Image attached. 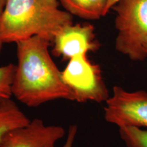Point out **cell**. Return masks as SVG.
I'll list each match as a JSON object with an SVG mask.
<instances>
[{"mask_svg":"<svg viewBox=\"0 0 147 147\" xmlns=\"http://www.w3.org/2000/svg\"><path fill=\"white\" fill-rule=\"evenodd\" d=\"M49 42L39 36L22 40L17 45L18 63L12 86V95L29 107L49 101H74L61 71L49 52Z\"/></svg>","mask_w":147,"mask_h":147,"instance_id":"cell-1","label":"cell"},{"mask_svg":"<svg viewBox=\"0 0 147 147\" xmlns=\"http://www.w3.org/2000/svg\"><path fill=\"white\" fill-rule=\"evenodd\" d=\"M72 16L59 8L58 0H7L0 18V38L11 43L39 36L53 41Z\"/></svg>","mask_w":147,"mask_h":147,"instance_id":"cell-2","label":"cell"},{"mask_svg":"<svg viewBox=\"0 0 147 147\" xmlns=\"http://www.w3.org/2000/svg\"><path fill=\"white\" fill-rule=\"evenodd\" d=\"M116 12V50L136 61L147 57V0H120Z\"/></svg>","mask_w":147,"mask_h":147,"instance_id":"cell-3","label":"cell"},{"mask_svg":"<svg viewBox=\"0 0 147 147\" xmlns=\"http://www.w3.org/2000/svg\"><path fill=\"white\" fill-rule=\"evenodd\" d=\"M61 77L72 93L74 101L101 103L110 97L100 67L92 63L87 55L70 59L61 71Z\"/></svg>","mask_w":147,"mask_h":147,"instance_id":"cell-4","label":"cell"},{"mask_svg":"<svg viewBox=\"0 0 147 147\" xmlns=\"http://www.w3.org/2000/svg\"><path fill=\"white\" fill-rule=\"evenodd\" d=\"M106 104L104 118L107 122L119 127L147 128V92H130L115 86Z\"/></svg>","mask_w":147,"mask_h":147,"instance_id":"cell-5","label":"cell"},{"mask_svg":"<svg viewBox=\"0 0 147 147\" xmlns=\"http://www.w3.org/2000/svg\"><path fill=\"white\" fill-rule=\"evenodd\" d=\"M65 133L62 127L47 125L42 119H34L27 125L8 132L0 147H57Z\"/></svg>","mask_w":147,"mask_h":147,"instance_id":"cell-6","label":"cell"},{"mask_svg":"<svg viewBox=\"0 0 147 147\" xmlns=\"http://www.w3.org/2000/svg\"><path fill=\"white\" fill-rule=\"evenodd\" d=\"M53 54L69 60L76 56L87 55L90 51H95L100 47L95 40L94 27L91 24L73 25L63 27L55 36Z\"/></svg>","mask_w":147,"mask_h":147,"instance_id":"cell-7","label":"cell"},{"mask_svg":"<svg viewBox=\"0 0 147 147\" xmlns=\"http://www.w3.org/2000/svg\"><path fill=\"white\" fill-rule=\"evenodd\" d=\"M71 15L86 20H97L106 16L108 0H59Z\"/></svg>","mask_w":147,"mask_h":147,"instance_id":"cell-8","label":"cell"},{"mask_svg":"<svg viewBox=\"0 0 147 147\" xmlns=\"http://www.w3.org/2000/svg\"><path fill=\"white\" fill-rule=\"evenodd\" d=\"M30 121L11 98L0 102V146L8 132L27 125Z\"/></svg>","mask_w":147,"mask_h":147,"instance_id":"cell-9","label":"cell"},{"mask_svg":"<svg viewBox=\"0 0 147 147\" xmlns=\"http://www.w3.org/2000/svg\"><path fill=\"white\" fill-rule=\"evenodd\" d=\"M119 131L121 138L127 147H147V129L122 127Z\"/></svg>","mask_w":147,"mask_h":147,"instance_id":"cell-10","label":"cell"},{"mask_svg":"<svg viewBox=\"0 0 147 147\" xmlns=\"http://www.w3.org/2000/svg\"><path fill=\"white\" fill-rule=\"evenodd\" d=\"M16 65L10 63L0 67V102L10 99Z\"/></svg>","mask_w":147,"mask_h":147,"instance_id":"cell-11","label":"cell"},{"mask_svg":"<svg viewBox=\"0 0 147 147\" xmlns=\"http://www.w3.org/2000/svg\"><path fill=\"white\" fill-rule=\"evenodd\" d=\"M77 129H78L77 126L75 125H73L69 127L67 139H66L65 142L63 147H73L75 138H76V136Z\"/></svg>","mask_w":147,"mask_h":147,"instance_id":"cell-12","label":"cell"},{"mask_svg":"<svg viewBox=\"0 0 147 147\" xmlns=\"http://www.w3.org/2000/svg\"><path fill=\"white\" fill-rule=\"evenodd\" d=\"M119 1H120V0H108L107 6H106V14H107L108 13V12L113 8L114 5H115L116 3Z\"/></svg>","mask_w":147,"mask_h":147,"instance_id":"cell-13","label":"cell"},{"mask_svg":"<svg viewBox=\"0 0 147 147\" xmlns=\"http://www.w3.org/2000/svg\"><path fill=\"white\" fill-rule=\"evenodd\" d=\"M7 0H0V18L1 17L2 13L4 10L5 3H6Z\"/></svg>","mask_w":147,"mask_h":147,"instance_id":"cell-14","label":"cell"},{"mask_svg":"<svg viewBox=\"0 0 147 147\" xmlns=\"http://www.w3.org/2000/svg\"><path fill=\"white\" fill-rule=\"evenodd\" d=\"M3 42H2V40H1V38H0V53L1 51V49H2V46H3Z\"/></svg>","mask_w":147,"mask_h":147,"instance_id":"cell-15","label":"cell"},{"mask_svg":"<svg viewBox=\"0 0 147 147\" xmlns=\"http://www.w3.org/2000/svg\"><path fill=\"white\" fill-rule=\"evenodd\" d=\"M146 53H147V45H146Z\"/></svg>","mask_w":147,"mask_h":147,"instance_id":"cell-16","label":"cell"}]
</instances>
